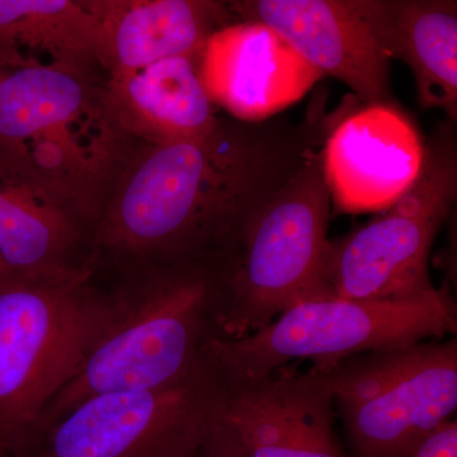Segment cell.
Here are the masks:
<instances>
[{
	"label": "cell",
	"instance_id": "9",
	"mask_svg": "<svg viewBox=\"0 0 457 457\" xmlns=\"http://www.w3.org/2000/svg\"><path fill=\"white\" fill-rule=\"evenodd\" d=\"M237 21L263 23L324 77L345 84L366 106H392L390 62L370 32L359 0H243Z\"/></svg>",
	"mask_w": 457,
	"mask_h": 457
},
{
	"label": "cell",
	"instance_id": "15",
	"mask_svg": "<svg viewBox=\"0 0 457 457\" xmlns=\"http://www.w3.org/2000/svg\"><path fill=\"white\" fill-rule=\"evenodd\" d=\"M361 14L390 60L404 62L423 108L457 120L455 0H359Z\"/></svg>",
	"mask_w": 457,
	"mask_h": 457
},
{
	"label": "cell",
	"instance_id": "19",
	"mask_svg": "<svg viewBox=\"0 0 457 457\" xmlns=\"http://www.w3.org/2000/svg\"><path fill=\"white\" fill-rule=\"evenodd\" d=\"M196 457H248L239 436L224 413V404L204 433Z\"/></svg>",
	"mask_w": 457,
	"mask_h": 457
},
{
	"label": "cell",
	"instance_id": "20",
	"mask_svg": "<svg viewBox=\"0 0 457 457\" xmlns=\"http://www.w3.org/2000/svg\"><path fill=\"white\" fill-rule=\"evenodd\" d=\"M403 457H457V423H444L420 446Z\"/></svg>",
	"mask_w": 457,
	"mask_h": 457
},
{
	"label": "cell",
	"instance_id": "4",
	"mask_svg": "<svg viewBox=\"0 0 457 457\" xmlns=\"http://www.w3.org/2000/svg\"><path fill=\"white\" fill-rule=\"evenodd\" d=\"M90 275L0 278V457L38 446L45 411L106 320L107 295L90 287Z\"/></svg>",
	"mask_w": 457,
	"mask_h": 457
},
{
	"label": "cell",
	"instance_id": "1",
	"mask_svg": "<svg viewBox=\"0 0 457 457\" xmlns=\"http://www.w3.org/2000/svg\"><path fill=\"white\" fill-rule=\"evenodd\" d=\"M343 114L318 99L302 122L219 120L203 137L147 144L122 170L93 245L137 266L224 254Z\"/></svg>",
	"mask_w": 457,
	"mask_h": 457
},
{
	"label": "cell",
	"instance_id": "8",
	"mask_svg": "<svg viewBox=\"0 0 457 457\" xmlns=\"http://www.w3.org/2000/svg\"><path fill=\"white\" fill-rule=\"evenodd\" d=\"M224 396V380L204 357L167 386L84 400L26 457H196Z\"/></svg>",
	"mask_w": 457,
	"mask_h": 457
},
{
	"label": "cell",
	"instance_id": "13",
	"mask_svg": "<svg viewBox=\"0 0 457 457\" xmlns=\"http://www.w3.org/2000/svg\"><path fill=\"white\" fill-rule=\"evenodd\" d=\"M457 408V342H425L418 359L368 399L339 409L354 457H403Z\"/></svg>",
	"mask_w": 457,
	"mask_h": 457
},
{
	"label": "cell",
	"instance_id": "5",
	"mask_svg": "<svg viewBox=\"0 0 457 457\" xmlns=\"http://www.w3.org/2000/svg\"><path fill=\"white\" fill-rule=\"evenodd\" d=\"M330 198L323 146L243 225L228 252L219 338L239 339L324 296Z\"/></svg>",
	"mask_w": 457,
	"mask_h": 457
},
{
	"label": "cell",
	"instance_id": "7",
	"mask_svg": "<svg viewBox=\"0 0 457 457\" xmlns=\"http://www.w3.org/2000/svg\"><path fill=\"white\" fill-rule=\"evenodd\" d=\"M456 123L445 120L425 141L416 182L375 219L328 243L324 296L384 300L435 288L433 243L457 198Z\"/></svg>",
	"mask_w": 457,
	"mask_h": 457
},
{
	"label": "cell",
	"instance_id": "11",
	"mask_svg": "<svg viewBox=\"0 0 457 457\" xmlns=\"http://www.w3.org/2000/svg\"><path fill=\"white\" fill-rule=\"evenodd\" d=\"M425 141L396 108L374 104L343 116L323 146L337 212H384L416 182Z\"/></svg>",
	"mask_w": 457,
	"mask_h": 457
},
{
	"label": "cell",
	"instance_id": "16",
	"mask_svg": "<svg viewBox=\"0 0 457 457\" xmlns=\"http://www.w3.org/2000/svg\"><path fill=\"white\" fill-rule=\"evenodd\" d=\"M200 56L162 60L132 73L110 75L104 90L126 135L147 144L195 139L219 120L198 69Z\"/></svg>",
	"mask_w": 457,
	"mask_h": 457
},
{
	"label": "cell",
	"instance_id": "6",
	"mask_svg": "<svg viewBox=\"0 0 457 457\" xmlns=\"http://www.w3.org/2000/svg\"><path fill=\"white\" fill-rule=\"evenodd\" d=\"M456 330V303L440 288L384 300L320 296L296 303L243 338L213 337L204 354L224 383H237L269 376L294 360L332 363L411 347Z\"/></svg>",
	"mask_w": 457,
	"mask_h": 457
},
{
	"label": "cell",
	"instance_id": "14",
	"mask_svg": "<svg viewBox=\"0 0 457 457\" xmlns=\"http://www.w3.org/2000/svg\"><path fill=\"white\" fill-rule=\"evenodd\" d=\"M97 20V62L110 75L162 60L200 56L213 32L231 23L228 3L210 0L84 2Z\"/></svg>",
	"mask_w": 457,
	"mask_h": 457
},
{
	"label": "cell",
	"instance_id": "10",
	"mask_svg": "<svg viewBox=\"0 0 457 457\" xmlns=\"http://www.w3.org/2000/svg\"><path fill=\"white\" fill-rule=\"evenodd\" d=\"M224 413L248 457H347L323 371L286 365L264 378L224 383Z\"/></svg>",
	"mask_w": 457,
	"mask_h": 457
},
{
	"label": "cell",
	"instance_id": "17",
	"mask_svg": "<svg viewBox=\"0 0 457 457\" xmlns=\"http://www.w3.org/2000/svg\"><path fill=\"white\" fill-rule=\"evenodd\" d=\"M83 224L44 189L0 168V278L56 279L93 270L79 260Z\"/></svg>",
	"mask_w": 457,
	"mask_h": 457
},
{
	"label": "cell",
	"instance_id": "3",
	"mask_svg": "<svg viewBox=\"0 0 457 457\" xmlns=\"http://www.w3.org/2000/svg\"><path fill=\"white\" fill-rule=\"evenodd\" d=\"M125 134L88 69L23 59L0 66V168L98 220L125 162Z\"/></svg>",
	"mask_w": 457,
	"mask_h": 457
},
{
	"label": "cell",
	"instance_id": "12",
	"mask_svg": "<svg viewBox=\"0 0 457 457\" xmlns=\"http://www.w3.org/2000/svg\"><path fill=\"white\" fill-rule=\"evenodd\" d=\"M198 69L212 104L242 122L273 119L323 79L272 29L249 21L213 32Z\"/></svg>",
	"mask_w": 457,
	"mask_h": 457
},
{
	"label": "cell",
	"instance_id": "2",
	"mask_svg": "<svg viewBox=\"0 0 457 457\" xmlns=\"http://www.w3.org/2000/svg\"><path fill=\"white\" fill-rule=\"evenodd\" d=\"M139 270L107 295L106 320L45 411L40 442L84 400L167 386L204 362V347L219 336L224 312L227 257L144 264Z\"/></svg>",
	"mask_w": 457,
	"mask_h": 457
},
{
	"label": "cell",
	"instance_id": "18",
	"mask_svg": "<svg viewBox=\"0 0 457 457\" xmlns=\"http://www.w3.org/2000/svg\"><path fill=\"white\" fill-rule=\"evenodd\" d=\"M97 45V20L84 2L0 0V64L21 55L88 69Z\"/></svg>",
	"mask_w": 457,
	"mask_h": 457
}]
</instances>
